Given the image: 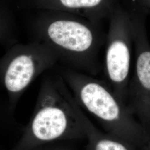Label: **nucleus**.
I'll use <instances>...</instances> for the list:
<instances>
[{"label":"nucleus","instance_id":"nucleus-2","mask_svg":"<svg viewBox=\"0 0 150 150\" xmlns=\"http://www.w3.org/2000/svg\"><path fill=\"white\" fill-rule=\"evenodd\" d=\"M61 75L83 111L95 118L105 132L143 150L150 141V132L106 81L72 71Z\"/></svg>","mask_w":150,"mask_h":150},{"label":"nucleus","instance_id":"nucleus-1","mask_svg":"<svg viewBox=\"0 0 150 150\" xmlns=\"http://www.w3.org/2000/svg\"><path fill=\"white\" fill-rule=\"evenodd\" d=\"M91 123L61 74H46L32 117L12 150H29L55 142L86 139Z\"/></svg>","mask_w":150,"mask_h":150},{"label":"nucleus","instance_id":"nucleus-8","mask_svg":"<svg viewBox=\"0 0 150 150\" xmlns=\"http://www.w3.org/2000/svg\"><path fill=\"white\" fill-rule=\"evenodd\" d=\"M29 150H77L69 145L62 144V142H55L50 144L42 145Z\"/></svg>","mask_w":150,"mask_h":150},{"label":"nucleus","instance_id":"nucleus-6","mask_svg":"<svg viewBox=\"0 0 150 150\" xmlns=\"http://www.w3.org/2000/svg\"><path fill=\"white\" fill-rule=\"evenodd\" d=\"M85 150H136L134 147L121 139L99 130L90 124L87 134Z\"/></svg>","mask_w":150,"mask_h":150},{"label":"nucleus","instance_id":"nucleus-5","mask_svg":"<svg viewBox=\"0 0 150 150\" xmlns=\"http://www.w3.org/2000/svg\"><path fill=\"white\" fill-rule=\"evenodd\" d=\"M46 35L54 46L66 54H86L93 43L92 33L87 27L67 20L52 22L47 27Z\"/></svg>","mask_w":150,"mask_h":150},{"label":"nucleus","instance_id":"nucleus-10","mask_svg":"<svg viewBox=\"0 0 150 150\" xmlns=\"http://www.w3.org/2000/svg\"><path fill=\"white\" fill-rule=\"evenodd\" d=\"M2 16H0V35H1V33H2V31H4V28H5V22L3 20V18H1ZM1 37V36H0Z\"/></svg>","mask_w":150,"mask_h":150},{"label":"nucleus","instance_id":"nucleus-4","mask_svg":"<svg viewBox=\"0 0 150 150\" xmlns=\"http://www.w3.org/2000/svg\"><path fill=\"white\" fill-rule=\"evenodd\" d=\"M126 104L149 132L150 127V51L137 57L135 75L129 82Z\"/></svg>","mask_w":150,"mask_h":150},{"label":"nucleus","instance_id":"nucleus-11","mask_svg":"<svg viewBox=\"0 0 150 150\" xmlns=\"http://www.w3.org/2000/svg\"><path fill=\"white\" fill-rule=\"evenodd\" d=\"M142 150H150V141L146 144Z\"/></svg>","mask_w":150,"mask_h":150},{"label":"nucleus","instance_id":"nucleus-3","mask_svg":"<svg viewBox=\"0 0 150 150\" xmlns=\"http://www.w3.org/2000/svg\"><path fill=\"white\" fill-rule=\"evenodd\" d=\"M54 56L38 43L16 45L0 59V81L13 113L25 91L54 63Z\"/></svg>","mask_w":150,"mask_h":150},{"label":"nucleus","instance_id":"nucleus-9","mask_svg":"<svg viewBox=\"0 0 150 150\" xmlns=\"http://www.w3.org/2000/svg\"><path fill=\"white\" fill-rule=\"evenodd\" d=\"M7 113L8 114H12V113L11 112L9 108L6 107H2V105L0 104V123L1 122V121H4V117L6 116Z\"/></svg>","mask_w":150,"mask_h":150},{"label":"nucleus","instance_id":"nucleus-7","mask_svg":"<svg viewBox=\"0 0 150 150\" xmlns=\"http://www.w3.org/2000/svg\"><path fill=\"white\" fill-rule=\"evenodd\" d=\"M101 1L102 0H59L61 5L69 8L95 7L99 5Z\"/></svg>","mask_w":150,"mask_h":150}]
</instances>
